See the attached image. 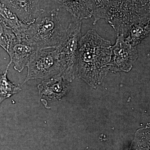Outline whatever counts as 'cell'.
Segmentation results:
<instances>
[{"label": "cell", "mask_w": 150, "mask_h": 150, "mask_svg": "<svg viewBox=\"0 0 150 150\" xmlns=\"http://www.w3.org/2000/svg\"><path fill=\"white\" fill-rule=\"evenodd\" d=\"M82 21H71L64 36L54 48L62 69V76L69 82L74 78L79 45L82 37Z\"/></svg>", "instance_id": "obj_4"}, {"label": "cell", "mask_w": 150, "mask_h": 150, "mask_svg": "<svg viewBox=\"0 0 150 150\" xmlns=\"http://www.w3.org/2000/svg\"><path fill=\"white\" fill-rule=\"evenodd\" d=\"M9 66L8 65L2 74L0 75V104L6 98L21 90L19 86L14 84L8 79L7 75Z\"/></svg>", "instance_id": "obj_13"}, {"label": "cell", "mask_w": 150, "mask_h": 150, "mask_svg": "<svg viewBox=\"0 0 150 150\" xmlns=\"http://www.w3.org/2000/svg\"><path fill=\"white\" fill-rule=\"evenodd\" d=\"M70 13L71 21H82L91 18L93 9L92 0H51Z\"/></svg>", "instance_id": "obj_10"}, {"label": "cell", "mask_w": 150, "mask_h": 150, "mask_svg": "<svg viewBox=\"0 0 150 150\" xmlns=\"http://www.w3.org/2000/svg\"><path fill=\"white\" fill-rule=\"evenodd\" d=\"M39 0H0L5 6L18 16L22 21L31 24L37 17L39 12Z\"/></svg>", "instance_id": "obj_8"}, {"label": "cell", "mask_w": 150, "mask_h": 150, "mask_svg": "<svg viewBox=\"0 0 150 150\" xmlns=\"http://www.w3.org/2000/svg\"><path fill=\"white\" fill-rule=\"evenodd\" d=\"M60 75L45 79L38 85L40 96L50 100L60 99L69 88V84Z\"/></svg>", "instance_id": "obj_9"}, {"label": "cell", "mask_w": 150, "mask_h": 150, "mask_svg": "<svg viewBox=\"0 0 150 150\" xmlns=\"http://www.w3.org/2000/svg\"><path fill=\"white\" fill-rule=\"evenodd\" d=\"M116 36L115 43L111 46L108 69L114 73L129 72L139 57L137 46L128 43L123 34Z\"/></svg>", "instance_id": "obj_6"}, {"label": "cell", "mask_w": 150, "mask_h": 150, "mask_svg": "<svg viewBox=\"0 0 150 150\" xmlns=\"http://www.w3.org/2000/svg\"><path fill=\"white\" fill-rule=\"evenodd\" d=\"M150 21L134 25L125 36V40L131 46H137L150 35Z\"/></svg>", "instance_id": "obj_12"}, {"label": "cell", "mask_w": 150, "mask_h": 150, "mask_svg": "<svg viewBox=\"0 0 150 150\" xmlns=\"http://www.w3.org/2000/svg\"><path fill=\"white\" fill-rule=\"evenodd\" d=\"M59 8L40 9L35 20L30 25L26 38L38 50L56 48L64 36L66 29L59 18Z\"/></svg>", "instance_id": "obj_2"}, {"label": "cell", "mask_w": 150, "mask_h": 150, "mask_svg": "<svg viewBox=\"0 0 150 150\" xmlns=\"http://www.w3.org/2000/svg\"><path fill=\"white\" fill-rule=\"evenodd\" d=\"M27 67V76L23 83L30 80L47 79L58 75L62 76V69L54 48L52 51H38Z\"/></svg>", "instance_id": "obj_5"}, {"label": "cell", "mask_w": 150, "mask_h": 150, "mask_svg": "<svg viewBox=\"0 0 150 150\" xmlns=\"http://www.w3.org/2000/svg\"><path fill=\"white\" fill-rule=\"evenodd\" d=\"M111 12L108 24L115 32H127L132 25L150 20V0H107Z\"/></svg>", "instance_id": "obj_3"}, {"label": "cell", "mask_w": 150, "mask_h": 150, "mask_svg": "<svg viewBox=\"0 0 150 150\" xmlns=\"http://www.w3.org/2000/svg\"><path fill=\"white\" fill-rule=\"evenodd\" d=\"M0 19L18 38H25L29 25L22 21L11 10L0 2Z\"/></svg>", "instance_id": "obj_11"}, {"label": "cell", "mask_w": 150, "mask_h": 150, "mask_svg": "<svg viewBox=\"0 0 150 150\" xmlns=\"http://www.w3.org/2000/svg\"><path fill=\"white\" fill-rule=\"evenodd\" d=\"M36 47L25 38L14 36L9 43L7 52L10 58L8 65L14 64V69L21 72L36 53Z\"/></svg>", "instance_id": "obj_7"}, {"label": "cell", "mask_w": 150, "mask_h": 150, "mask_svg": "<svg viewBox=\"0 0 150 150\" xmlns=\"http://www.w3.org/2000/svg\"><path fill=\"white\" fill-rule=\"evenodd\" d=\"M111 46L94 30L82 36L75 69L79 77L92 86L99 85L109 70Z\"/></svg>", "instance_id": "obj_1"}, {"label": "cell", "mask_w": 150, "mask_h": 150, "mask_svg": "<svg viewBox=\"0 0 150 150\" xmlns=\"http://www.w3.org/2000/svg\"><path fill=\"white\" fill-rule=\"evenodd\" d=\"M15 36L12 30L0 19V46L7 51L11 39Z\"/></svg>", "instance_id": "obj_14"}]
</instances>
